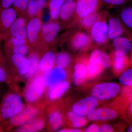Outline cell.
I'll return each instance as SVG.
<instances>
[{"label": "cell", "instance_id": "ee69618b", "mask_svg": "<svg viewBox=\"0 0 132 132\" xmlns=\"http://www.w3.org/2000/svg\"><path fill=\"white\" fill-rule=\"evenodd\" d=\"M127 131L128 132H132V125L130 126V127L128 128Z\"/></svg>", "mask_w": 132, "mask_h": 132}, {"label": "cell", "instance_id": "3957f363", "mask_svg": "<svg viewBox=\"0 0 132 132\" xmlns=\"http://www.w3.org/2000/svg\"><path fill=\"white\" fill-rule=\"evenodd\" d=\"M89 33L92 41L97 45H103L107 42L109 39L108 23L103 13L98 15Z\"/></svg>", "mask_w": 132, "mask_h": 132}, {"label": "cell", "instance_id": "7bdbcfd3", "mask_svg": "<svg viewBox=\"0 0 132 132\" xmlns=\"http://www.w3.org/2000/svg\"><path fill=\"white\" fill-rule=\"evenodd\" d=\"M5 58L3 56V54L0 48V64L1 65H5Z\"/></svg>", "mask_w": 132, "mask_h": 132}, {"label": "cell", "instance_id": "4dcf8cb0", "mask_svg": "<svg viewBox=\"0 0 132 132\" xmlns=\"http://www.w3.org/2000/svg\"><path fill=\"white\" fill-rule=\"evenodd\" d=\"M86 67L87 71V78L96 77L101 73L104 69L100 64L87 59Z\"/></svg>", "mask_w": 132, "mask_h": 132}, {"label": "cell", "instance_id": "d4e9b609", "mask_svg": "<svg viewBox=\"0 0 132 132\" xmlns=\"http://www.w3.org/2000/svg\"><path fill=\"white\" fill-rule=\"evenodd\" d=\"M27 58L29 62V68L25 77L26 79H30L34 76L39 71V64L40 59L38 52L34 50L29 53Z\"/></svg>", "mask_w": 132, "mask_h": 132}, {"label": "cell", "instance_id": "4316f807", "mask_svg": "<svg viewBox=\"0 0 132 132\" xmlns=\"http://www.w3.org/2000/svg\"><path fill=\"white\" fill-rule=\"evenodd\" d=\"M64 121V117L60 111H53L48 116V122L53 131H57L61 126Z\"/></svg>", "mask_w": 132, "mask_h": 132}, {"label": "cell", "instance_id": "7dc6e473", "mask_svg": "<svg viewBox=\"0 0 132 132\" xmlns=\"http://www.w3.org/2000/svg\"><path fill=\"white\" fill-rule=\"evenodd\" d=\"M1 0H0V4H1Z\"/></svg>", "mask_w": 132, "mask_h": 132}, {"label": "cell", "instance_id": "74e56055", "mask_svg": "<svg viewBox=\"0 0 132 132\" xmlns=\"http://www.w3.org/2000/svg\"><path fill=\"white\" fill-rule=\"evenodd\" d=\"M14 0H1L0 4V10L11 7Z\"/></svg>", "mask_w": 132, "mask_h": 132}, {"label": "cell", "instance_id": "d590c367", "mask_svg": "<svg viewBox=\"0 0 132 132\" xmlns=\"http://www.w3.org/2000/svg\"><path fill=\"white\" fill-rule=\"evenodd\" d=\"M119 80L120 82L123 85L128 86H132V68L121 74Z\"/></svg>", "mask_w": 132, "mask_h": 132}, {"label": "cell", "instance_id": "44dd1931", "mask_svg": "<svg viewBox=\"0 0 132 132\" xmlns=\"http://www.w3.org/2000/svg\"><path fill=\"white\" fill-rule=\"evenodd\" d=\"M88 59L100 64L104 69L109 68L111 65V57L105 52L100 49L94 50Z\"/></svg>", "mask_w": 132, "mask_h": 132}, {"label": "cell", "instance_id": "8992f818", "mask_svg": "<svg viewBox=\"0 0 132 132\" xmlns=\"http://www.w3.org/2000/svg\"><path fill=\"white\" fill-rule=\"evenodd\" d=\"M17 14L13 7L0 10V43L10 37V28L17 18Z\"/></svg>", "mask_w": 132, "mask_h": 132}, {"label": "cell", "instance_id": "52a82bcc", "mask_svg": "<svg viewBox=\"0 0 132 132\" xmlns=\"http://www.w3.org/2000/svg\"><path fill=\"white\" fill-rule=\"evenodd\" d=\"M39 113V109L36 108L29 106L24 107L18 113L9 119L10 123L14 126H20L35 119Z\"/></svg>", "mask_w": 132, "mask_h": 132}, {"label": "cell", "instance_id": "5bb4252c", "mask_svg": "<svg viewBox=\"0 0 132 132\" xmlns=\"http://www.w3.org/2000/svg\"><path fill=\"white\" fill-rule=\"evenodd\" d=\"M43 76L46 86L49 87L65 80L67 73L65 69L55 66Z\"/></svg>", "mask_w": 132, "mask_h": 132}, {"label": "cell", "instance_id": "484cf974", "mask_svg": "<svg viewBox=\"0 0 132 132\" xmlns=\"http://www.w3.org/2000/svg\"><path fill=\"white\" fill-rule=\"evenodd\" d=\"M114 51L120 53L127 54L131 50L132 45L130 40L125 37H120L113 40Z\"/></svg>", "mask_w": 132, "mask_h": 132}, {"label": "cell", "instance_id": "f6af8a7d", "mask_svg": "<svg viewBox=\"0 0 132 132\" xmlns=\"http://www.w3.org/2000/svg\"><path fill=\"white\" fill-rule=\"evenodd\" d=\"M130 112L132 114V103H131V105H130Z\"/></svg>", "mask_w": 132, "mask_h": 132}, {"label": "cell", "instance_id": "7a4b0ae2", "mask_svg": "<svg viewBox=\"0 0 132 132\" xmlns=\"http://www.w3.org/2000/svg\"><path fill=\"white\" fill-rule=\"evenodd\" d=\"M23 101L19 94L15 93L9 94L3 101L1 115L4 119H9L14 116L24 108Z\"/></svg>", "mask_w": 132, "mask_h": 132}, {"label": "cell", "instance_id": "8d00e7d4", "mask_svg": "<svg viewBox=\"0 0 132 132\" xmlns=\"http://www.w3.org/2000/svg\"><path fill=\"white\" fill-rule=\"evenodd\" d=\"M8 78L7 72L5 66L0 64V82H6L8 80Z\"/></svg>", "mask_w": 132, "mask_h": 132}, {"label": "cell", "instance_id": "836d02e7", "mask_svg": "<svg viewBox=\"0 0 132 132\" xmlns=\"http://www.w3.org/2000/svg\"><path fill=\"white\" fill-rule=\"evenodd\" d=\"M31 0H14L13 3V8L17 14L23 13L26 12L29 2Z\"/></svg>", "mask_w": 132, "mask_h": 132}, {"label": "cell", "instance_id": "e0dca14e", "mask_svg": "<svg viewBox=\"0 0 132 132\" xmlns=\"http://www.w3.org/2000/svg\"><path fill=\"white\" fill-rule=\"evenodd\" d=\"M77 0H65L60 11L59 18L63 23L70 20L75 14Z\"/></svg>", "mask_w": 132, "mask_h": 132}, {"label": "cell", "instance_id": "7c38bea8", "mask_svg": "<svg viewBox=\"0 0 132 132\" xmlns=\"http://www.w3.org/2000/svg\"><path fill=\"white\" fill-rule=\"evenodd\" d=\"M117 111L109 107L95 109L87 116L88 120L91 121H107L113 120L118 117Z\"/></svg>", "mask_w": 132, "mask_h": 132}, {"label": "cell", "instance_id": "b9f144b4", "mask_svg": "<svg viewBox=\"0 0 132 132\" xmlns=\"http://www.w3.org/2000/svg\"><path fill=\"white\" fill-rule=\"evenodd\" d=\"M59 132H80L82 130L78 128H64L58 131Z\"/></svg>", "mask_w": 132, "mask_h": 132}, {"label": "cell", "instance_id": "ba28073f", "mask_svg": "<svg viewBox=\"0 0 132 132\" xmlns=\"http://www.w3.org/2000/svg\"><path fill=\"white\" fill-rule=\"evenodd\" d=\"M98 104V100L91 95L81 99L75 102L72 106L71 111L78 115L87 116L97 108Z\"/></svg>", "mask_w": 132, "mask_h": 132}, {"label": "cell", "instance_id": "ac0fdd59", "mask_svg": "<svg viewBox=\"0 0 132 132\" xmlns=\"http://www.w3.org/2000/svg\"><path fill=\"white\" fill-rule=\"evenodd\" d=\"M85 60V61H77L74 67L73 81L74 84L76 86L81 85L87 78L86 67V60Z\"/></svg>", "mask_w": 132, "mask_h": 132}, {"label": "cell", "instance_id": "f1b7e54d", "mask_svg": "<svg viewBox=\"0 0 132 132\" xmlns=\"http://www.w3.org/2000/svg\"><path fill=\"white\" fill-rule=\"evenodd\" d=\"M65 0H50L48 4L50 21H57L61 9Z\"/></svg>", "mask_w": 132, "mask_h": 132}, {"label": "cell", "instance_id": "6da1fadb", "mask_svg": "<svg viewBox=\"0 0 132 132\" xmlns=\"http://www.w3.org/2000/svg\"><path fill=\"white\" fill-rule=\"evenodd\" d=\"M42 21L40 17H33L29 19L27 26V43L34 51L46 47L43 42L41 28Z\"/></svg>", "mask_w": 132, "mask_h": 132}, {"label": "cell", "instance_id": "277c9868", "mask_svg": "<svg viewBox=\"0 0 132 132\" xmlns=\"http://www.w3.org/2000/svg\"><path fill=\"white\" fill-rule=\"evenodd\" d=\"M120 89V85L115 82H102L95 85L91 90V94L98 101L107 100L116 97Z\"/></svg>", "mask_w": 132, "mask_h": 132}, {"label": "cell", "instance_id": "9c48e42d", "mask_svg": "<svg viewBox=\"0 0 132 132\" xmlns=\"http://www.w3.org/2000/svg\"><path fill=\"white\" fill-rule=\"evenodd\" d=\"M92 40L90 36L81 31L74 34L69 41L71 49L77 52H84L91 47Z\"/></svg>", "mask_w": 132, "mask_h": 132}, {"label": "cell", "instance_id": "2e32d148", "mask_svg": "<svg viewBox=\"0 0 132 132\" xmlns=\"http://www.w3.org/2000/svg\"><path fill=\"white\" fill-rule=\"evenodd\" d=\"M8 54H10V59L11 64L20 75L25 76L29 68V62L28 58L20 55L9 53Z\"/></svg>", "mask_w": 132, "mask_h": 132}, {"label": "cell", "instance_id": "7402d4cb", "mask_svg": "<svg viewBox=\"0 0 132 132\" xmlns=\"http://www.w3.org/2000/svg\"><path fill=\"white\" fill-rule=\"evenodd\" d=\"M56 55L52 51L46 52L40 59L39 71L45 73L51 70L55 65Z\"/></svg>", "mask_w": 132, "mask_h": 132}, {"label": "cell", "instance_id": "603a6c76", "mask_svg": "<svg viewBox=\"0 0 132 132\" xmlns=\"http://www.w3.org/2000/svg\"><path fill=\"white\" fill-rule=\"evenodd\" d=\"M45 124V121L43 118H35L28 123L18 127L16 131L20 132L39 131L43 129Z\"/></svg>", "mask_w": 132, "mask_h": 132}, {"label": "cell", "instance_id": "d6a6232c", "mask_svg": "<svg viewBox=\"0 0 132 132\" xmlns=\"http://www.w3.org/2000/svg\"><path fill=\"white\" fill-rule=\"evenodd\" d=\"M5 48L8 53L20 55L24 56L28 53L30 49L27 43L12 46L5 47Z\"/></svg>", "mask_w": 132, "mask_h": 132}, {"label": "cell", "instance_id": "bcb514c9", "mask_svg": "<svg viewBox=\"0 0 132 132\" xmlns=\"http://www.w3.org/2000/svg\"><path fill=\"white\" fill-rule=\"evenodd\" d=\"M131 64L132 65V49L131 50Z\"/></svg>", "mask_w": 132, "mask_h": 132}, {"label": "cell", "instance_id": "f35d334b", "mask_svg": "<svg viewBox=\"0 0 132 132\" xmlns=\"http://www.w3.org/2000/svg\"><path fill=\"white\" fill-rule=\"evenodd\" d=\"M86 132H100V127L97 124H93L87 127L84 130Z\"/></svg>", "mask_w": 132, "mask_h": 132}, {"label": "cell", "instance_id": "cb8c5ba5", "mask_svg": "<svg viewBox=\"0 0 132 132\" xmlns=\"http://www.w3.org/2000/svg\"><path fill=\"white\" fill-rule=\"evenodd\" d=\"M124 29L120 20L111 18L108 22V36L110 39L113 40L121 36L124 33Z\"/></svg>", "mask_w": 132, "mask_h": 132}, {"label": "cell", "instance_id": "60d3db41", "mask_svg": "<svg viewBox=\"0 0 132 132\" xmlns=\"http://www.w3.org/2000/svg\"><path fill=\"white\" fill-rule=\"evenodd\" d=\"M113 131V128L108 124H103L100 127V132H111Z\"/></svg>", "mask_w": 132, "mask_h": 132}, {"label": "cell", "instance_id": "ab89813d", "mask_svg": "<svg viewBox=\"0 0 132 132\" xmlns=\"http://www.w3.org/2000/svg\"><path fill=\"white\" fill-rule=\"evenodd\" d=\"M126 0H102L104 2L109 5L117 6L121 5Z\"/></svg>", "mask_w": 132, "mask_h": 132}, {"label": "cell", "instance_id": "e575fe53", "mask_svg": "<svg viewBox=\"0 0 132 132\" xmlns=\"http://www.w3.org/2000/svg\"><path fill=\"white\" fill-rule=\"evenodd\" d=\"M121 19L128 27L132 29V7L123 9L121 14Z\"/></svg>", "mask_w": 132, "mask_h": 132}, {"label": "cell", "instance_id": "9a60e30c", "mask_svg": "<svg viewBox=\"0 0 132 132\" xmlns=\"http://www.w3.org/2000/svg\"><path fill=\"white\" fill-rule=\"evenodd\" d=\"M110 57L111 65L115 73H121L129 66L130 62L126 54H122L114 51L111 53Z\"/></svg>", "mask_w": 132, "mask_h": 132}, {"label": "cell", "instance_id": "ffe728a7", "mask_svg": "<svg viewBox=\"0 0 132 132\" xmlns=\"http://www.w3.org/2000/svg\"><path fill=\"white\" fill-rule=\"evenodd\" d=\"M47 4V0H31L29 3L26 12L29 19L41 16L43 10Z\"/></svg>", "mask_w": 132, "mask_h": 132}, {"label": "cell", "instance_id": "83f0119b", "mask_svg": "<svg viewBox=\"0 0 132 132\" xmlns=\"http://www.w3.org/2000/svg\"><path fill=\"white\" fill-rule=\"evenodd\" d=\"M67 117L74 128L80 129L87 124V120L85 116L78 115L72 111L68 112Z\"/></svg>", "mask_w": 132, "mask_h": 132}, {"label": "cell", "instance_id": "8fae6325", "mask_svg": "<svg viewBox=\"0 0 132 132\" xmlns=\"http://www.w3.org/2000/svg\"><path fill=\"white\" fill-rule=\"evenodd\" d=\"M61 26L57 21H50L42 24L41 28L43 42L46 47L55 39L60 30Z\"/></svg>", "mask_w": 132, "mask_h": 132}, {"label": "cell", "instance_id": "4fadbf2b", "mask_svg": "<svg viewBox=\"0 0 132 132\" xmlns=\"http://www.w3.org/2000/svg\"><path fill=\"white\" fill-rule=\"evenodd\" d=\"M28 19L24 15H21L14 21L10 30V37L27 39V26Z\"/></svg>", "mask_w": 132, "mask_h": 132}, {"label": "cell", "instance_id": "5b68a950", "mask_svg": "<svg viewBox=\"0 0 132 132\" xmlns=\"http://www.w3.org/2000/svg\"><path fill=\"white\" fill-rule=\"evenodd\" d=\"M46 86L44 76H36L32 80L26 87L24 95L26 101L34 103L40 98Z\"/></svg>", "mask_w": 132, "mask_h": 132}, {"label": "cell", "instance_id": "d6986e66", "mask_svg": "<svg viewBox=\"0 0 132 132\" xmlns=\"http://www.w3.org/2000/svg\"><path fill=\"white\" fill-rule=\"evenodd\" d=\"M70 87L68 81L64 80L49 87L47 97L50 101H54L61 97Z\"/></svg>", "mask_w": 132, "mask_h": 132}, {"label": "cell", "instance_id": "1f68e13d", "mask_svg": "<svg viewBox=\"0 0 132 132\" xmlns=\"http://www.w3.org/2000/svg\"><path fill=\"white\" fill-rule=\"evenodd\" d=\"M71 58L70 55L66 52L59 53L56 55L55 65L65 69L71 64Z\"/></svg>", "mask_w": 132, "mask_h": 132}, {"label": "cell", "instance_id": "30bf717a", "mask_svg": "<svg viewBox=\"0 0 132 132\" xmlns=\"http://www.w3.org/2000/svg\"><path fill=\"white\" fill-rule=\"evenodd\" d=\"M101 0H77L75 15L78 20L98 11Z\"/></svg>", "mask_w": 132, "mask_h": 132}, {"label": "cell", "instance_id": "f546056e", "mask_svg": "<svg viewBox=\"0 0 132 132\" xmlns=\"http://www.w3.org/2000/svg\"><path fill=\"white\" fill-rule=\"evenodd\" d=\"M98 11L94 12L78 20L80 25L82 28L89 33L91 28L97 20Z\"/></svg>", "mask_w": 132, "mask_h": 132}]
</instances>
